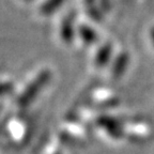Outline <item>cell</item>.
<instances>
[{
	"label": "cell",
	"instance_id": "1",
	"mask_svg": "<svg viewBox=\"0 0 154 154\" xmlns=\"http://www.w3.org/2000/svg\"><path fill=\"white\" fill-rule=\"evenodd\" d=\"M51 78V73L49 70H43L38 73L33 80L27 86V88L22 92V94L16 100V104L20 107H27L36 99L38 93L48 84Z\"/></svg>",
	"mask_w": 154,
	"mask_h": 154
},
{
	"label": "cell",
	"instance_id": "2",
	"mask_svg": "<svg viewBox=\"0 0 154 154\" xmlns=\"http://www.w3.org/2000/svg\"><path fill=\"white\" fill-rule=\"evenodd\" d=\"M96 123L100 128L105 130V132L113 139H120L124 135V130L122 128L120 120L110 117V116H101L97 118Z\"/></svg>",
	"mask_w": 154,
	"mask_h": 154
},
{
	"label": "cell",
	"instance_id": "3",
	"mask_svg": "<svg viewBox=\"0 0 154 154\" xmlns=\"http://www.w3.org/2000/svg\"><path fill=\"white\" fill-rule=\"evenodd\" d=\"M74 18H75L74 12H71L61 22L60 35L61 38L63 40V42H65L66 44H70L73 41V38H74V27H73V25H74Z\"/></svg>",
	"mask_w": 154,
	"mask_h": 154
},
{
	"label": "cell",
	"instance_id": "4",
	"mask_svg": "<svg viewBox=\"0 0 154 154\" xmlns=\"http://www.w3.org/2000/svg\"><path fill=\"white\" fill-rule=\"evenodd\" d=\"M128 62H130V55L126 51H122L117 56L112 64V69H111V75L115 79L121 78V76L124 74L125 70L128 67Z\"/></svg>",
	"mask_w": 154,
	"mask_h": 154
},
{
	"label": "cell",
	"instance_id": "5",
	"mask_svg": "<svg viewBox=\"0 0 154 154\" xmlns=\"http://www.w3.org/2000/svg\"><path fill=\"white\" fill-rule=\"evenodd\" d=\"M112 54V44L107 42L104 45L100 47L95 55V65L97 67H103L105 66L107 63L109 62Z\"/></svg>",
	"mask_w": 154,
	"mask_h": 154
},
{
	"label": "cell",
	"instance_id": "6",
	"mask_svg": "<svg viewBox=\"0 0 154 154\" xmlns=\"http://www.w3.org/2000/svg\"><path fill=\"white\" fill-rule=\"evenodd\" d=\"M78 33H79L82 40L85 42V44H87V45H91V44H94L97 41L96 32L88 25H80L78 27Z\"/></svg>",
	"mask_w": 154,
	"mask_h": 154
},
{
	"label": "cell",
	"instance_id": "7",
	"mask_svg": "<svg viewBox=\"0 0 154 154\" xmlns=\"http://www.w3.org/2000/svg\"><path fill=\"white\" fill-rule=\"evenodd\" d=\"M64 1L65 0H46L40 8V13L43 15L53 14L64 3Z\"/></svg>",
	"mask_w": 154,
	"mask_h": 154
},
{
	"label": "cell",
	"instance_id": "8",
	"mask_svg": "<svg viewBox=\"0 0 154 154\" xmlns=\"http://www.w3.org/2000/svg\"><path fill=\"white\" fill-rule=\"evenodd\" d=\"M85 5H86L87 12L91 16L92 19H94V20H100L101 19L102 15L100 10L97 9V7L95 5V0H85Z\"/></svg>",
	"mask_w": 154,
	"mask_h": 154
},
{
	"label": "cell",
	"instance_id": "9",
	"mask_svg": "<svg viewBox=\"0 0 154 154\" xmlns=\"http://www.w3.org/2000/svg\"><path fill=\"white\" fill-rule=\"evenodd\" d=\"M14 90V85L12 82H0V96L11 94Z\"/></svg>",
	"mask_w": 154,
	"mask_h": 154
},
{
	"label": "cell",
	"instance_id": "10",
	"mask_svg": "<svg viewBox=\"0 0 154 154\" xmlns=\"http://www.w3.org/2000/svg\"><path fill=\"white\" fill-rule=\"evenodd\" d=\"M150 38H151L152 42H153V45H154V26L151 28V30H150Z\"/></svg>",
	"mask_w": 154,
	"mask_h": 154
},
{
	"label": "cell",
	"instance_id": "11",
	"mask_svg": "<svg viewBox=\"0 0 154 154\" xmlns=\"http://www.w3.org/2000/svg\"><path fill=\"white\" fill-rule=\"evenodd\" d=\"M102 3H103L106 8L109 7V0H102Z\"/></svg>",
	"mask_w": 154,
	"mask_h": 154
},
{
	"label": "cell",
	"instance_id": "12",
	"mask_svg": "<svg viewBox=\"0 0 154 154\" xmlns=\"http://www.w3.org/2000/svg\"><path fill=\"white\" fill-rule=\"evenodd\" d=\"M25 1H30V0H25Z\"/></svg>",
	"mask_w": 154,
	"mask_h": 154
},
{
	"label": "cell",
	"instance_id": "13",
	"mask_svg": "<svg viewBox=\"0 0 154 154\" xmlns=\"http://www.w3.org/2000/svg\"><path fill=\"white\" fill-rule=\"evenodd\" d=\"M54 154H58V153H54Z\"/></svg>",
	"mask_w": 154,
	"mask_h": 154
}]
</instances>
